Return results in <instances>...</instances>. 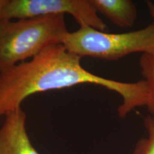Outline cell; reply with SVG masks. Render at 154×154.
<instances>
[{
	"label": "cell",
	"instance_id": "6da1fadb",
	"mask_svg": "<svg viewBox=\"0 0 154 154\" xmlns=\"http://www.w3.org/2000/svg\"><path fill=\"white\" fill-rule=\"evenodd\" d=\"M82 59L63 44H56L45 48L31 60L0 72V117L22 108V102L33 94L83 84L102 86L120 95L119 118L146 105L149 91L143 79L127 83L98 76L82 66Z\"/></svg>",
	"mask_w": 154,
	"mask_h": 154
},
{
	"label": "cell",
	"instance_id": "7a4b0ae2",
	"mask_svg": "<svg viewBox=\"0 0 154 154\" xmlns=\"http://www.w3.org/2000/svg\"><path fill=\"white\" fill-rule=\"evenodd\" d=\"M65 15L17 19H0V72L49 46L62 44L67 30Z\"/></svg>",
	"mask_w": 154,
	"mask_h": 154
},
{
	"label": "cell",
	"instance_id": "3957f363",
	"mask_svg": "<svg viewBox=\"0 0 154 154\" xmlns=\"http://www.w3.org/2000/svg\"><path fill=\"white\" fill-rule=\"evenodd\" d=\"M61 44L81 57L108 61L118 60L133 53H154V23L140 29L120 34L83 26L67 32Z\"/></svg>",
	"mask_w": 154,
	"mask_h": 154
},
{
	"label": "cell",
	"instance_id": "277c9868",
	"mask_svg": "<svg viewBox=\"0 0 154 154\" xmlns=\"http://www.w3.org/2000/svg\"><path fill=\"white\" fill-rule=\"evenodd\" d=\"M70 14L80 27L105 31L103 22L91 0H8L0 13V19H20L50 15Z\"/></svg>",
	"mask_w": 154,
	"mask_h": 154
},
{
	"label": "cell",
	"instance_id": "5b68a950",
	"mask_svg": "<svg viewBox=\"0 0 154 154\" xmlns=\"http://www.w3.org/2000/svg\"><path fill=\"white\" fill-rule=\"evenodd\" d=\"M26 119L22 108L5 115L0 128V154H40L29 137Z\"/></svg>",
	"mask_w": 154,
	"mask_h": 154
},
{
	"label": "cell",
	"instance_id": "8992f818",
	"mask_svg": "<svg viewBox=\"0 0 154 154\" xmlns=\"http://www.w3.org/2000/svg\"><path fill=\"white\" fill-rule=\"evenodd\" d=\"M98 14L120 28H130L138 17L136 6L131 0H91Z\"/></svg>",
	"mask_w": 154,
	"mask_h": 154
},
{
	"label": "cell",
	"instance_id": "52a82bcc",
	"mask_svg": "<svg viewBox=\"0 0 154 154\" xmlns=\"http://www.w3.org/2000/svg\"><path fill=\"white\" fill-rule=\"evenodd\" d=\"M139 66L149 91L146 106L149 115L154 118V53H146L140 56Z\"/></svg>",
	"mask_w": 154,
	"mask_h": 154
},
{
	"label": "cell",
	"instance_id": "ba28073f",
	"mask_svg": "<svg viewBox=\"0 0 154 154\" xmlns=\"http://www.w3.org/2000/svg\"><path fill=\"white\" fill-rule=\"evenodd\" d=\"M143 125L147 131V136L140 139L135 146L133 154H154V118L146 116Z\"/></svg>",
	"mask_w": 154,
	"mask_h": 154
},
{
	"label": "cell",
	"instance_id": "9c48e42d",
	"mask_svg": "<svg viewBox=\"0 0 154 154\" xmlns=\"http://www.w3.org/2000/svg\"><path fill=\"white\" fill-rule=\"evenodd\" d=\"M146 2L150 14H151V16L153 17V19H154V3H153L151 1H146Z\"/></svg>",
	"mask_w": 154,
	"mask_h": 154
},
{
	"label": "cell",
	"instance_id": "30bf717a",
	"mask_svg": "<svg viewBox=\"0 0 154 154\" xmlns=\"http://www.w3.org/2000/svg\"><path fill=\"white\" fill-rule=\"evenodd\" d=\"M7 2H8V0H0V13L2 11L5 6L7 5Z\"/></svg>",
	"mask_w": 154,
	"mask_h": 154
}]
</instances>
